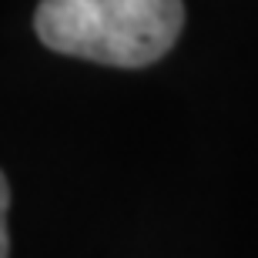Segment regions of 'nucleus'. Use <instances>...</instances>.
<instances>
[{"instance_id":"1","label":"nucleus","mask_w":258,"mask_h":258,"mask_svg":"<svg viewBox=\"0 0 258 258\" xmlns=\"http://www.w3.org/2000/svg\"><path fill=\"white\" fill-rule=\"evenodd\" d=\"M181 0H40L34 30L57 54L111 67H148L174 47Z\"/></svg>"},{"instance_id":"2","label":"nucleus","mask_w":258,"mask_h":258,"mask_svg":"<svg viewBox=\"0 0 258 258\" xmlns=\"http://www.w3.org/2000/svg\"><path fill=\"white\" fill-rule=\"evenodd\" d=\"M7 208H10V184L0 171V258L10 255V231H7Z\"/></svg>"}]
</instances>
